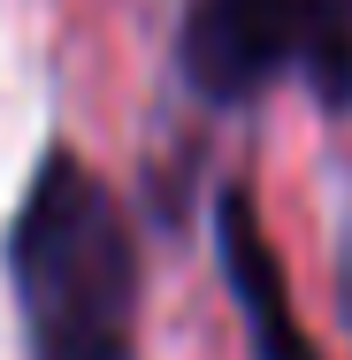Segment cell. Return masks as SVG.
<instances>
[{"mask_svg":"<svg viewBox=\"0 0 352 360\" xmlns=\"http://www.w3.org/2000/svg\"><path fill=\"white\" fill-rule=\"evenodd\" d=\"M8 284L31 360H131L138 353V238L107 176L77 153H46L8 222Z\"/></svg>","mask_w":352,"mask_h":360,"instance_id":"obj_1","label":"cell"},{"mask_svg":"<svg viewBox=\"0 0 352 360\" xmlns=\"http://www.w3.org/2000/svg\"><path fill=\"white\" fill-rule=\"evenodd\" d=\"M184 77L214 108H245L283 70H306L330 108L352 100V8L345 0H192L184 8Z\"/></svg>","mask_w":352,"mask_h":360,"instance_id":"obj_2","label":"cell"},{"mask_svg":"<svg viewBox=\"0 0 352 360\" xmlns=\"http://www.w3.org/2000/svg\"><path fill=\"white\" fill-rule=\"evenodd\" d=\"M214 253H222V276H230V299L245 314V338L261 360H322V345L299 330L291 314V276H283V253L268 238V222L253 207L245 184H230L214 200Z\"/></svg>","mask_w":352,"mask_h":360,"instance_id":"obj_3","label":"cell"}]
</instances>
